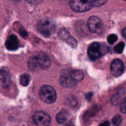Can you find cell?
<instances>
[{
  "instance_id": "obj_1",
  "label": "cell",
  "mask_w": 126,
  "mask_h": 126,
  "mask_svg": "<svg viewBox=\"0 0 126 126\" xmlns=\"http://www.w3.org/2000/svg\"><path fill=\"white\" fill-rule=\"evenodd\" d=\"M38 30L42 35L47 38L55 33L56 25L50 18H43L38 22Z\"/></svg>"
},
{
  "instance_id": "obj_2",
  "label": "cell",
  "mask_w": 126,
  "mask_h": 126,
  "mask_svg": "<svg viewBox=\"0 0 126 126\" xmlns=\"http://www.w3.org/2000/svg\"><path fill=\"white\" fill-rule=\"evenodd\" d=\"M39 95L43 101L47 103H53L57 99V94L52 87L44 85L39 90Z\"/></svg>"
},
{
  "instance_id": "obj_3",
  "label": "cell",
  "mask_w": 126,
  "mask_h": 126,
  "mask_svg": "<svg viewBox=\"0 0 126 126\" xmlns=\"http://www.w3.org/2000/svg\"><path fill=\"white\" fill-rule=\"evenodd\" d=\"M71 9L76 12H84L93 7L91 0H70Z\"/></svg>"
},
{
  "instance_id": "obj_4",
  "label": "cell",
  "mask_w": 126,
  "mask_h": 126,
  "mask_svg": "<svg viewBox=\"0 0 126 126\" xmlns=\"http://www.w3.org/2000/svg\"><path fill=\"white\" fill-rule=\"evenodd\" d=\"M87 25L91 32L97 34H100L104 30V27L102 20L95 16H92L89 18Z\"/></svg>"
},
{
  "instance_id": "obj_5",
  "label": "cell",
  "mask_w": 126,
  "mask_h": 126,
  "mask_svg": "<svg viewBox=\"0 0 126 126\" xmlns=\"http://www.w3.org/2000/svg\"><path fill=\"white\" fill-rule=\"evenodd\" d=\"M33 120L37 126H49L50 124V116L44 111H36L33 116Z\"/></svg>"
},
{
  "instance_id": "obj_6",
  "label": "cell",
  "mask_w": 126,
  "mask_h": 126,
  "mask_svg": "<svg viewBox=\"0 0 126 126\" xmlns=\"http://www.w3.org/2000/svg\"><path fill=\"white\" fill-rule=\"evenodd\" d=\"M100 45L98 43H92L90 44L87 53L89 57L92 60H95L99 59L101 56Z\"/></svg>"
},
{
  "instance_id": "obj_7",
  "label": "cell",
  "mask_w": 126,
  "mask_h": 126,
  "mask_svg": "<svg viewBox=\"0 0 126 126\" xmlns=\"http://www.w3.org/2000/svg\"><path fill=\"white\" fill-rule=\"evenodd\" d=\"M60 82L63 87L67 88H75L78 83L70 76L68 72L64 73L60 76Z\"/></svg>"
},
{
  "instance_id": "obj_8",
  "label": "cell",
  "mask_w": 126,
  "mask_h": 126,
  "mask_svg": "<svg viewBox=\"0 0 126 126\" xmlns=\"http://www.w3.org/2000/svg\"><path fill=\"white\" fill-rule=\"evenodd\" d=\"M124 70V63L119 59L113 60L111 65V73L115 76H119L123 74Z\"/></svg>"
},
{
  "instance_id": "obj_9",
  "label": "cell",
  "mask_w": 126,
  "mask_h": 126,
  "mask_svg": "<svg viewBox=\"0 0 126 126\" xmlns=\"http://www.w3.org/2000/svg\"><path fill=\"white\" fill-rule=\"evenodd\" d=\"M41 69H47L50 65V59L46 54L40 53L36 56Z\"/></svg>"
},
{
  "instance_id": "obj_10",
  "label": "cell",
  "mask_w": 126,
  "mask_h": 126,
  "mask_svg": "<svg viewBox=\"0 0 126 126\" xmlns=\"http://www.w3.org/2000/svg\"><path fill=\"white\" fill-rule=\"evenodd\" d=\"M19 42L18 38L14 34L8 37L6 42V47L9 50H16L18 48Z\"/></svg>"
},
{
  "instance_id": "obj_11",
  "label": "cell",
  "mask_w": 126,
  "mask_h": 126,
  "mask_svg": "<svg viewBox=\"0 0 126 126\" xmlns=\"http://www.w3.org/2000/svg\"><path fill=\"white\" fill-rule=\"evenodd\" d=\"M68 72L70 76L77 82L82 81L84 78V73L81 70H69Z\"/></svg>"
},
{
  "instance_id": "obj_12",
  "label": "cell",
  "mask_w": 126,
  "mask_h": 126,
  "mask_svg": "<svg viewBox=\"0 0 126 126\" xmlns=\"http://www.w3.org/2000/svg\"><path fill=\"white\" fill-rule=\"evenodd\" d=\"M69 114L67 111L62 110L56 116V121L59 124H63L68 118Z\"/></svg>"
},
{
  "instance_id": "obj_13",
  "label": "cell",
  "mask_w": 126,
  "mask_h": 126,
  "mask_svg": "<svg viewBox=\"0 0 126 126\" xmlns=\"http://www.w3.org/2000/svg\"><path fill=\"white\" fill-rule=\"evenodd\" d=\"M28 67L32 70V71H36L38 69L40 68L38 64V59L36 56L32 57L28 61Z\"/></svg>"
},
{
  "instance_id": "obj_14",
  "label": "cell",
  "mask_w": 126,
  "mask_h": 126,
  "mask_svg": "<svg viewBox=\"0 0 126 126\" xmlns=\"http://www.w3.org/2000/svg\"><path fill=\"white\" fill-rule=\"evenodd\" d=\"M30 81V78L28 74H23L20 76V84L23 86H28L29 84Z\"/></svg>"
},
{
  "instance_id": "obj_15",
  "label": "cell",
  "mask_w": 126,
  "mask_h": 126,
  "mask_svg": "<svg viewBox=\"0 0 126 126\" xmlns=\"http://www.w3.org/2000/svg\"><path fill=\"white\" fill-rule=\"evenodd\" d=\"M123 94H124V92L122 91H119L118 92H117V93L113 97H112L111 100V102L112 104L114 105H116L118 104L121 97L123 95Z\"/></svg>"
},
{
  "instance_id": "obj_16",
  "label": "cell",
  "mask_w": 126,
  "mask_h": 126,
  "mask_svg": "<svg viewBox=\"0 0 126 126\" xmlns=\"http://www.w3.org/2000/svg\"><path fill=\"white\" fill-rule=\"evenodd\" d=\"M59 35L61 39H64V40L65 41H66V39H67L69 37L71 36L70 33H69V32H68L66 29H65V28H62V29L60 30V32H59Z\"/></svg>"
},
{
  "instance_id": "obj_17",
  "label": "cell",
  "mask_w": 126,
  "mask_h": 126,
  "mask_svg": "<svg viewBox=\"0 0 126 126\" xmlns=\"http://www.w3.org/2000/svg\"><path fill=\"white\" fill-rule=\"evenodd\" d=\"M124 47H125V44L123 42H121L115 46L114 52L117 54H121L124 50Z\"/></svg>"
},
{
  "instance_id": "obj_18",
  "label": "cell",
  "mask_w": 126,
  "mask_h": 126,
  "mask_svg": "<svg viewBox=\"0 0 126 126\" xmlns=\"http://www.w3.org/2000/svg\"><path fill=\"white\" fill-rule=\"evenodd\" d=\"M122 118L120 115H116L112 119V123L114 126H119L121 124Z\"/></svg>"
},
{
  "instance_id": "obj_19",
  "label": "cell",
  "mask_w": 126,
  "mask_h": 126,
  "mask_svg": "<svg viewBox=\"0 0 126 126\" xmlns=\"http://www.w3.org/2000/svg\"><path fill=\"white\" fill-rule=\"evenodd\" d=\"M108 0H91L93 7H99L103 6L107 2Z\"/></svg>"
},
{
  "instance_id": "obj_20",
  "label": "cell",
  "mask_w": 126,
  "mask_h": 126,
  "mask_svg": "<svg viewBox=\"0 0 126 126\" xmlns=\"http://www.w3.org/2000/svg\"><path fill=\"white\" fill-rule=\"evenodd\" d=\"M118 40V36L115 34H110L107 38V41L110 44H113Z\"/></svg>"
},
{
  "instance_id": "obj_21",
  "label": "cell",
  "mask_w": 126,
  "mask_h": 126,
  "mask_svg": "<svg viewBox=\"0 0 126 126\" xmlns=\"http://www.w3.org/2000/svg\"><path fill=\"white\" fill-rule=\"evenodd\" d=\"M66 41L67 42L68 44H70V45L71 46V47H75L76 46V45H77V43H76V39L71 36L69 37V38L66 39Z\"/></svg>"
},
{
  "instance_id": "obj_22",
  "label": "cell",
  "mask_w": 126,
  "mask_h": 126,
  "mask_svg": "<svg viewBox=\"0 0 126 126\" xmlns=\"http://www.w3.org/2000/svg\"><path fill=\"white\" fill-rule=\"evenodd\" d=\"M120 110L123 113L126 114V97H125L121 102Z\"/></svg>"
},
{
  "instance_id": "obj_23",
  "label": "cell",
  "mask_w": 126,
  "mask_h": 126,
  "mask_svg": "<svg viewBox=\"0 0 126 126\" xmlns=\"http://www.w3.org/2000/svg\"><path fill=\"white\" fill-rule=\"evenodd\" d=\"M26 1L32 4H38L41 3L43 0H26Z\"/></svg>"
},
{
  "instance_id": "obj_24",
  "label": "cell",
  "mask_w": 126,
  "mask_h": 126,
  "mask_svg": "<svg viewBox=\"0 0 126 126\" xmlns=\"http://www.w3.org/2000/svg\"><path fill=\"white\" fill-rule=\"evenodd\" d=\"M99 126H110V123L109 121H105L102 123Z\"/></svg>"
},
{
  "instance_id": "obj_25",
  "label": "cell",
  "mask_w": 126,
  "mask_h": 126,
  "mask_svg": "<svg viewBox=\"0 0 126 126\" xmlns=\"http://www.w3.org/2000/svg\"><path fill=\"white\" fill-rule=\"evenodd\" d=\"M122 34H123V36L124 38H126V27L125 28H124V30L122 32Z\"/></svg>"
},
{
  "instance_id": "obj_26",
  "label": "cell",
  "mask_w": 126,
  "mask_h": 126,
  "mask_svg": "<svg viewBox=\"0 0 126 126\" xmlns=\"http://www.w3.org/2000/svg\"><path fill=\"white\" fill-rule=\"evenodd\" d=\"M75 126L73 125V124H69V125H68V126Z\"/></svg>"
},
{
  "instance_id": "obj_27",
  "label": "cell",
  "mask_w": 126,
  "mask_h": 126,
  "mask_svg": "<svg viewBox=\"0 0 126 126\" xmlns=\"http://www.w3.org/2000/svg\"><path fill=\"white\" fill-rule=\"evenodd\" d=\"M124 1H126V0H124Z\"/></svg>"
}]
</instances>
